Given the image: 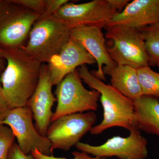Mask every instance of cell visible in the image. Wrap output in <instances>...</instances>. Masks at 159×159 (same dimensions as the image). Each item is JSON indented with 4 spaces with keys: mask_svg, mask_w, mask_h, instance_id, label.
Here are the masks:
<instances>
[{
    "mask_svg": "<svg viewBox=\"0 0 159 159\" xmlns=\"http://www.w3.org/2000/svg\"><path fill=\"white\" fill-rule=\"evenodd\" d=\"M96 63L93 56L80 43L70 39L59 54L48 62L52 84L57 85L78 67Z\"/></svg>",
    "mask_w": 159,
    "mask_h": 159,
    "instance_id": "13",
    "label": "cell"
},
{
    "mask_svg": "<svg viewBox=\"0 0 159 159\" xmlns=\"http://www.w3.org/2000/svg\"><path fill=\"white\" fill-rule=\"evenodd\" d=\"M33 118L31 109L26 106L12 109L1 124L10 126L17 139L19 147L25 154H30L37 149L45 155H53L50 140L38 132Z\"/></svg>",
    "mask_w": 159,
    "mask_h": 159,
    "instance_id": "9",
    "label": "cell"
},
{
    "mask_svg": "<svg viewBox=\"0 0 159 159\" xmlns=\"http://www.w3.org/2000/svg\"><path fill=\"white\" fill-rule=\"evenodd\" d=\"M55 94L57 104L51 123L71 114L97 111L100 96L96 90H89L84 87L77 70L57 84Z\"/></svg>",
    "mask_w": 159,
    "mask_h": 159,
    "instance_id": "6",
    "label": "cell"
},
{
    "mask_svg": "<svg viewBox=\"0 0 159 159\" xmlns=\"http://www.w3.org/2000/svg\"><path fill=\"white\" fill-rule=\"evenodd\" d=\"M101 159H107V158L102 157V158H101Z\"/></svg>",
    "mask_w": 159,
    "mask_h": 159,
    "instance_id": "27",
    "label": "cell"
},
{
    "mask_svg": "<svg viewBox=\"0 0 159 159\" xmlns=\"http://www.w3.org/2000/svg\"><path fill=\"white\" fill-rule=\"evenodd\" d=\"M70 39V29L53 16L41 17L34 23L22 48L41 63L59 54Z\"/></svg>",
    "mask_w": 159,
    "mask_h": 159,
    "instance_id": "3",
    "label": "cell"
},
{
    "mask_svg": "<svg viewBox=\"0 0 159 159\" xmlns=\"http://www.w3.org/2000/svg\"><path fill=\"white\" fill-rule=\"evenodd\" d=\"M159 22V0H134L107 23L106 29L123 26L141 30Z\"/></svg>",
    "mask_w": 159,
    "mask_h": 159,
    "instance_id": "14",
    "label": "cell"
},
{
    "mask_svg": "<svg viewBox=\"0 0 159 159\" xmlns=\"http://www.w3.org/2000/svg\"><path fill=\"white\" fill-rule=\"evenodd\" d=\"M46 11L41 17H49L52 16L64 5L68 2V0H44Z\"/></svg>",
    "mask_w": 159,
    "mask_h": 159,
    "instance_id": "22",
    "label": "cell"
},
{
    "mask_svg": "<svg viewBox=\"0 0 159 159\" xmlns=\"http://www.w3.org/2000/svg\"><path fill=\"white\" fill-rule=\"evenodd\" d=\"M111 8L117 12H120L124 9L129 3V0H108Z\"/></svg>",
    "mask_w": 159,
    "mask_h": 159,
    "instance_id": "25",
    "label": "cell"
},
{
    "mask_svg": "<svg viewBox=\"0 0 159 159\" xmlns=\"http://www.w3.org/2000/svg\"><path fill=\"white\" fill-rule=\"evenodd\" d=\"M5 62V60L2 56L1 51H0V77L6 68Z\"/></svg>",
    "mask_w": 159,
    "mask_h": 159,
    "instance_id": "26",
    "label": "cell"
},
{
    "mask_svg": "<svg viewBox=\"0 0 159 159\" xmlns=\"http://www.w3.org/2000/svg\"><path fill=\"white\" fill-rule=\"evenodd\" d=\"M0 51L6 61L0 77L4 95L12 109L26 106L38 84L42 63L22 48Z\"/></svg>",
    "mask_w": 159,
    "mask_h": 159,
    "instance_id": "1",
    "label": "cell"
},
{
    "mask_svg": "<svg viewBox=\"0 0 159 159\" xmlns=\"http://www.w3.org/2000/svg\"><path fill=\"white\" fill-rule=\"evenodd\" d=\"M137 74L143 96L159 99V73L152 70L148 66L138 69Z\"/></svg>",
    "mask_w": 159,
    "mask_h": 159,
    "instance_id": "18",
    "label": "cell"
},
{
    "mask_svg": "<svg viewBox=\"0 0 159 159\" xmlns=\"http://www.w3.org/2000/svg\"><path fill=\"white\" fill-rule=\"evenodd\" d=\"M7 159H34L31 154L26 155L23 153L16 143H13L9 149Z\"/></svg>",
    "mask_w": 159,
    "mask_h": 159,
    "instance_id": "24",
    "label": "cell"
},
{
    "mask_svg": "<svg viewBox=\"0 0 159 159\" xmlns=\"http://www.w3.org/2000/svg\"><path fill=\"white\" fill-rule=\"evenodd\" d=\"M13 2L21 5L43 16L46 11L44 0H11Z\"/></svg>",
    "mask_w": 159,
    "mask_h": 159,
    "instance_id": "20",
    "label": "cell"
},
{
    "mask_svg": "<svg viewBox=\"0 0 159 159\" xmlns=\"http://www.w3.org/2000/svg\"><path fill=\"white\" fill-rule=\"evenodd\" d=\"M106 74L110 76L111 85L133 101L143 96L137 69L116 64Z\"/></svg>",
    "mask_w": 159,
    "mask_h": 159,
    "instance_id": "16",
    "label": "cell"
},
{
    "mask_svg": "<svg viewBox=\"0 0 159 159\" xmlns=\"http://www.w3.org/2000/svg\"><path fill=\"white\" fill-rule=\"evenodd\" d=\"M51 75L48 65L43 63L41 68L39 81L36 89L28 100L27 106L31 109L35 120V128L38 132L46 137L54 113L52 107L57 101L52 92Z\"/></svg>",
    "mask_w": 159,
    "mask_h": 159,
    "instance_id": "12",
    "label": "cell"
},
{
    "mask_svg": "<svg viewBox=\"0 0 159 159\" xmlns=\"http://www.w3.org/2000/svg\"><path fill=\"white\" fill-rule=\"evenodd\" d=\"M70 2V1H69ZM68 2L52 16L65 24L70 29L79 25L105 28L116 12L108 0H94L82 4Z\"/></svg>",
    "mask_w": 159,
    "mask_h": 159,
    "instance_id": "10",
    "label": "cell"
},
{
    "mask_svg": "<svg viewBox=\"0 0 159 159\" xmlns=\"http://www.w3.org/2000/svg\"><path fill=\"white\" fill-rule=\"evenodd\" d=\"M140 31L148 54V65L156 66L159 62V22L147 26Z\"/></svg>",
    "mask_w": 159,
    "mask_h": 159,
    "instance_id": "17",
    "label": "cell"
},
{
    "mask_svg": "<svg viewBox=\"0 0 159 159\" xmlns=\"http://www.w3.org/2000/svg\"><path fill=\"white\" fill-rule=\"evenodd\" d=\"M70 39L79 43L93 56L97 64V70L91 73L101 80L106 79L105 74L116 65L108 54L105 37L102 29L86 25L70 29Z\"/></svg>",
    "mask_w": 159,
    "mask_h": 159,
    "instance_id": "11",
    "label": "cell"
},
{
    "mask_svg": "<svg viewBox=\"0 0 159 159\" xmlns=\"http://www.w3.org/2000/svg\"><path fill=\"white\" fill-rule=\"evenodd\" d=\"M31 154L34 159H101L100 158L98 157L90 156L88 154L83 152L78 151H75L72 152V155L74 157L72 159L57 157H54L53 155H45L40 153L37 149L31 152Z\"/></svg>",
    "mask_w": 159,
    "mask_h": 159,
    "instance_id": "21",
    "label": "cell"
},
{
    "mask_svg": "<svg viewBox=\"0 0 159 159\" xmlns=\"http://www.w3.org/2000/svg\"><path fill=\"white\" fill-rule=\"evenodd\" d=\"M41 16L11 0L0 3V49L22 48Z\"/></svg>",
    "mask_w": 159,
    "mask_h": 159,
    "instance_id": "4",
    "label": "cell"
},
{
    "mask_svg": "<svg viewBox=\"0 0 159 159\" xmlns=\"http://www.w3.org/2000/svg\"><path fill=\"white\" fill-rule=\"evenodd\" d=\"M157 66H158L159 67V62L157 64Z\"/></svg>",
    "mask_w": 159,
    "mask_h": 159,
    "instance_id": "28",
    "label": "cell"
},
{
    "mask_svg": "<svg viewBox=\"0 0 159 159\" xmlns=\"http://www.w3.org/2000/svg\"><path fill=\"white\" fill-rule=\"evenodd\" d=\"M12 109L4 95L2 84L0 82V124Z\"/></svg>",
    "mask_w": 159,
    "mask_h": 159,
    "instance_id": "23",
    "label": "cell"
},
{
    "mask_svg": "<svg viewBox=\"0 0 159 159\" xmlns=\"http://www.w3.org/2000/svg\"><path fill=\"white\" fill-rule=\"evenodd\" d=\"M15 138L11 128L0 124V159H7L9 149Z\"/></svg>",
    "mask_w": 159,
    "mask_h": 159,
    "instance_id": "19",
    "label": "cell"
},
{
    "mask_svg": "<svg viewBox=\"0 0 159 159\" xmlns=\"http://www.w3.org/2000/svg\"><path fill=\"white\" fill-rule=\"evenodd\" d=\"M126 138L114 136L102 145L94 146L80 142L75 146L78 151L98 157H116L120 159H146L148 156L147 139L134 125Z\"/></svg>",
    "mask_w": 159,
    "mask_h": 159,
    "instance_id": "8",
    "label": "cell"
},
{
    "mask_svg": "<svg viewBox=\"0 0 159 159\" xmlns=\"http://www.w3.org/2000/svg\"><path fill=\"white\" fill-rule=\"evenodd\" d=\"M1 2H2V1H1V0H0V3Z\"/></svg>",
    "mask_w": 159,
    "mask_h": 159,
    "instance_id": "29",
    "label": "cell"
},
{
    "mask_svg": "<svg viewBox=\"0 0 159 159\" xmlns=\"http://www.w3.org/2000/svg\"><path fill=\"white\" fill-rule=\"evenodd\" d=\"M134 125L148 134L156 135L159 141V100L142 96L134 101Z\"/></svg>",
    "mask_w": 159,
    "mask_h": 159,
    "instance_id": "15",
    "label": "cell"
},
{
    "mask_svg": "<svg viewBox=\"0 0 159 159\" xmlns=\"http://www.w3.org/2000/svg\"><path fill=\"white\" fill-rule=\"evenodd\" d=\"M77 71L82 81L100 94L103 118L99 124L92 127L91 134H99L113 127H121L130 131L134 123V101L111 84H106L94 76L86 65L80 67Z\"/></svg>",
    "mask_w": 159,
    "mask_h": 159,
    "instance_id": "2",
    "label": "cell"
},
{
    "mask_svg": "<svg viewBox=\"0 0 159 159\" xmlns=\"http://www.w3.org/2000/svg\"><path fill=\"white\" fill-rule=\"evenodd\" d=\"M105 38L110 45L106 46L111 59L119 65L139 69L149 66L148 54L141 31L123 26L107 29Z\"/></svg>",
    "mask_w": 159,
    "mask_h": 159,
    "instance_id": "5",
    "label": "cell"
},
{
    "mask_svg": "<svg viewBox=\"0 0 159 159\" xmlns=\"http://www.w3.org/2000/svg\"><path fill=\"white\" fill-rule=\"evenodd\" d=\"M97 120L96 113L89 111L67 115L51 122L46 135L51 143V151L56 149L68 151L76 146Z\"/></svg>",
    "mask_w": 159,
    "mask_h": 159,
    "instance_id": "7",
    "label": "cell"
}]
</instances>
